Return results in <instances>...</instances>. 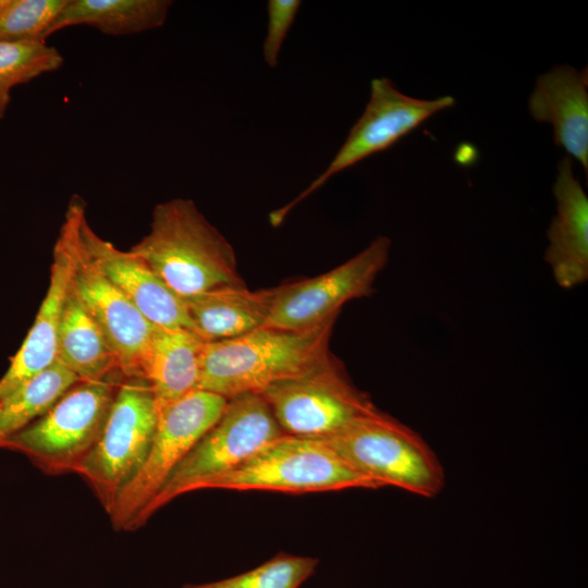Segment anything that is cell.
<instances>
[{"instance_id": "cell-8", "label": "cell", "mask_w": 588, "mask_h": 588, "mask_svg": "<svg viewBox=\"0 0 588 588\" xmlns=\"http://www.w3.org/2000/svg\"><path fill=\"white\" fill-rule=\"evenodd\" d=\"M85 207L79 196L71 198L58 235L71 256V286L106 336L122 376L140 378L156 326L144 317L87 252L78 229Z\"/></svg>"}, {"instance_id": "cell-5", "label": "cell", "mask_w": 588, "mask_h": 588, "mask_svg": "<svg viewBox=\"0 0 588 588\" xmlns=\"http://www.w3.org/2000/svg\"><path fill=\"white\" fill-rule=\"evenodd\" d=\"M282 434L261 394L244 393L229 399L219 420L195 444L144 510L137 528L175 498L200 490L205 482L233 470Z\"/></svg>"}, {"instance_id": "cell-11", "label": "cell", "mask_w": 588, "mask_h": 588, "mask_svg": "<svg viewBox=\"0 0 588 588\" xmlns=\"http://www.w3.org/2000/svg\"><path fill=\"white\" fill-rule=\"evenodd\" d=\"M452 96L431 100L417 99L400 91L389 78H373L370 97L360 118L353 125L343 145L329 166L295 199L270 215L271 223L280 224L303 199L332 176L383 151L397 143L433 114L454 106Z\"/></svg>"}, {"instance_id": "cell-12", "label": "cell", "mask_w": 588, "mask_h": 588, "mask_svg": "<svg viewBox=\"0 0 588 588\" xmlns=\"http://www.w3.org/2000/svg\"><path fill=\"white\" fill-rule=\"evenodd\" d=\"M391 241L377 236L354 257L314 278L274 287L265 327L303 330L336 318L341 307L373 291L388 262Z\"/></svg>"}, {"instance_id": "cell-13", "label": "cell", "mask_w": 588, "mask_h": 588, "mask_svg": "<svg viewBox=\"0 0 588 588\" xmlns=\"http://www.w3.org/2000/svg\"><path fill=\"white\" fill-rule=\"evenodd\" d=\"M82 241L98 267L154 326L194 331L181 296L131 249L121 250L100 237L88 223L86 207L79 216Z\"/></svg>"}, {"instance_id": "cell-19", "label": "cell", "mask_w": 588, "mask_h": 588, "mask_svg": "<svg viewBox=\"0 0 588 588\" xmlns=\"http://www.w3.org/2000/svg\"><path fill=\"white\" fill-rule=\"evenodd\" d=\"M57 360L82 381L101 380L120 372L112 348L71 282L61 315Z\"/></svg>"}, {"instance_id": "cell-6", "label": "cell", "mask_w": 588, "mask_h": 588, "mask_svg": "<svg viewBox=\"0 0 588 588\" xmlns=\"http://www.w3.org/2000/svg\"><path fill=\"white\" fill-rule=\"evenodd\" d=\"M226 403L223 396L197 389L158 408L148 454L108 511L115 530L137 529L144 510L195 444L219 420Z\"/></svg>"}, {"instance_id": "cell-14", "label": "cell", "mask_w": 588, "mask_h": 588, "mask_svg": "<svg viewBox=\"0 0 588 588\" xmlns=\"http://www.w3.org/2000/svg\"><path fill=\"white\" fill-rule=\"evenodd\" d=\"M553 195L556 213L548 229L544 260L556 284L573 289L588 279V197L573 174L569 156L558 164Z\"/></svg>"}, {"instance_id": "cell-3", "label": "cell", "mask_w": 588, "mask_h": 588, "mask_svg": "<svg viewBox=\"0 0 588 588\" xmlns=\"http://www.w3.org/2000/svg\"><path fill=\"white\" fill-rule=\"evenodd\" d=\"M321 440L379 488L395 487L424 498L444 489V468L429 444L378 408Z\"/></svg>"}, {"instance_id": "cell-16", "label": "cell", "mask_w": 588, "mask_h": 588, "mask_svg": "<svg viewBox=\"0 0 588 588\" xmlns=\"http://www.w3.org/2000/svg\"><path fill=\"white\" fill-rule=\"evenodd\" d=\"M71 273L70 253L58 236L48 290L26 338L0 378V400L57 362L59 328Z\"/></svg>"}, {"instance_id": "cell-26", "label": "cell", "mask_w": 588, "mask_h": 588, "mask_svg": "<svg viewBox=\"0 0 588 588\" xmlns=\"http://www.w3.org/2000/svg\"><path fill=\"white\" fill-rule=\"evenodd\" d=\"M3 3H4V0H0V8L2 7Z\"/></svg>"}, {"instance_id": "cell-7", "label": "cell", "mask_w": 588, "mask_h": 588, "mask_svg": "<svg viewBox=\"0 0 588 588\" xmlns=\"http://www.w3.org/2000/svg\"><path fill=\"white\" fill-rule=\"evenodd\" d=\"M378 489L321 439L282 434L233 470L208 480L201 489L283 492Z\"/></svg>"}, {"instance_id": "cell-9", "label": "cell", "mask_w": 588, "mask_h": 588, "mask_svg": "<svg viewBox=\"0 0 588 588\" xmlns=\"http://www.w3.org/2000/svg\"><path fill=\"white\" fill-rule=\"evenodd\" d=\"M157 420V403L149 384L142 378L123 377L102 431L75 473L107 513L143 465Z\"/></svg>"}, {"instance_id": "cell-18", "label": "cell", "mask_w": 588, "mask_h": 588, "mask_svg": "<svg viewBox=\"0 0 588 588\" xmlns=\"http://www.w3.org/2000/svg\"><path fill=\"white\" fill-rule=\"evenodd\" d=\"M204 343L192 330L155 327L140 378L151 388L157 408L198 389Z\"/></svg>"}, {"instance_id": "cell-24", "label": "cell", "mask_w": 588, "mask_h": 588, "mask_svg": "<svg viewBox=\"0 0 588 588\" xmlns=\"http://www.w3.org/2000/svg\"><path fill=\"white\" fill-rule=\"evenodd\" d=\"M69 0H4L0 40L46 41L47 32Z\"/></svg>"}, {"instance_id": "cell-25", "label": "cell", "mask_w": 588, "mask_h": 588, "mask_svg": "<svg viewBox=\"0 0 588 588\" xmlns=\"http://www.w3.org/2000/svg\"><path fill=\"white\" fill-rule=\"evenodd\" d=\"M302 2L299 0H270L267 3V32L262 56L269 68H277L287 33L293 25Z\"/></svg>"}, {"instance_id": "cell-21", "label": "cell", "mask_w": 588, "mask_h": 588, "mask_svg": "<svg viewBox=\"0 0 588 588\" xmlns=\"http://www.w3.org/2000/svg\"><path fill=\"white\" fill-rule=\"evenodd\" d=\"M79 379L58 360L0 400V448L42 416Z\"/></svg>"}, {"instance_id": "cell-20", "label": "cell", "mask_w": 588, "mask_h": 588, "mask_svg": "<svg viewBox=\"0 0 588 588\" xmlns=\"http://www.w3.org/2000/svg\"><path fill=\"white\" fill-rule=\"evenodd\" d=\"M171 5L170 0H69L47 38L76 25H87L110 36L152 30L164 24Z\"/></svg>"}, {"instance_id": "cell-1", "label": "cell", "mask_w": 588, "mask_h": 588, "mask_svg": "<svg viewBox=\"0 0 588 588\" xmlns=\"http://www.w3.org/2000/svg\"><path fill=\"white\" fill-rule=\"evenodd\" d=\"M335 319L303 330L261 327L234 339L205 342L198 389L226 400L261 394L324 366L332 359L329 342Z\"/></svg>"}, {"instance_id": "cell-4", "label": "cell", "mask_w": 588, "mask_h": 588, "mask_svg": "<svg viewBox=\"0 0 588 588\" xmlns=\"http://www.w3.org/2000/svg\"><path fill=\"white\" fill-rule=\"evenodd\" d=\"M122 379L114 372L101 380H79L0 449L25 455L46 475L76 473L102 431Z\"/></svg>"}, {"instance_id": "cell-22", "label": "cell", "mask_w": 588, "mask_h": 588, "mask_svg": "<svg viewBox=\"0 0 588 588\" xmlns=\"http://www.w3.org/2000/svg\"><path fill=\"white\" fill-rule=\"evenodd\" d=\"M63 61L60 51L46 41L0 40V120L5 117L15 86L59 70Z\"/></svg>"}, {"instance_id": "cell-17", "label": "cell", "mask_w": 588, "mask_h": 588, "mask_svg": "<svg viewBox=\"0 0 588 588\" xmlns=\"http://www.w3.org/2000/svg\"><path fill=\"white\" fill-rule=\"evenodd\" d=\"M274 287L253 291L225 285L184 297L194 332L205 342L234 339L265 327Z\"/></svg>"}, {"instance_id": "cell-2", "label": "cell", "mask_w": 588, "mask_h": 588, "mask_svg": "<svg viewBox=\"0 0 588 588\" xmlns=\"http://www.w3.org/2000/svg\"><path fill=\"white\" fill-rule=\"evenodd\" d=\"M131 250L182 298L244 284L233 247L191 199L158 204L148 233Z\"/></svg>"}, {"instance_id": "cell-23", "label": "cell", "mask_w": 588, "mask_h": 588, "mask_svg": "<svg viewBox=\"0 0 588 588\" xmlns=\"http://www.w3.org/2000/svg\"><path fill=\"white\" fill-rule=\"evenodd\" d=\"M318 562L311 556L281 553L248 572L182 588H299L315 573Z\"/></svg>"}, {"instance_id": "cell-10", "label": "cell", "mask_w": 588, "mask_h": 588, "mask_svg": "<svg viewBox=\"0 0 588 588\" xmlns=\"http://www.w3.org/2000/svg\"><path fill=\"white\" fill-rule=\"evenodd\" d=\"M261 395L284 434L326 439L377 409L333 358L324 366L277 383Z\"/></svg>"}, {"instance_id": "cell-15", "label": "cell", "mask_w": 588, "mask_h": 588, "mask_svg": "<svg viewBox=\"0 0 588 588\" xmlns=\"http://www.w3.org/2000/svg\"><path fill=\"white\" fill-rule=\"evenodd\" d=\"M529 112L537 122L553 127L556 146L563 147L588 172V71L564 64L539 75L529 97Z\"/></svg>"}]
</instances>
